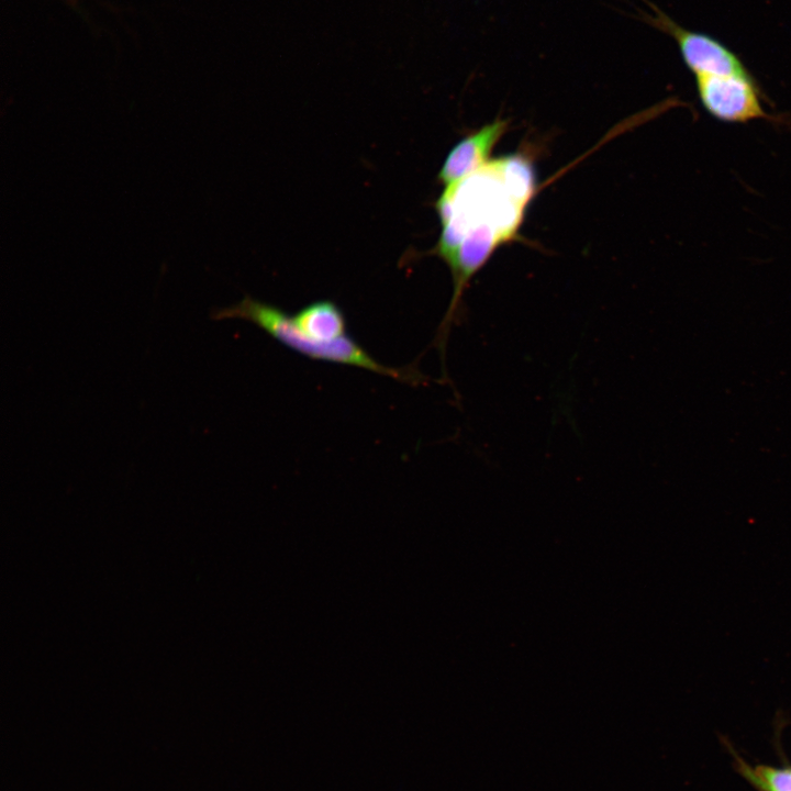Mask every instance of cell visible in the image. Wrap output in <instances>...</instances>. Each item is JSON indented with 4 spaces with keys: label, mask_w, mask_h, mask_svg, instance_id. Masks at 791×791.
<instances>
[{
    "label": "cell",
    "mask_w": 791,
    "mask_h": 791,
    "mask_svg": "<svg viewBox=\"0 0 791 791\" xmlns=\"http://www.w3.org/2000/svg\"><path fill=\"white\" fill-rule=\"evenodd\" d=\"M536 172L530 158L511 154L445 187L435 203L441 234L434 253L448 266L453 296L438 326L449 336L458 322L463 294L471 278L494 250L517 236L536 192Z\"/></svg>",
    "instance_id": "obj_1"
},
{
    "label": "cell",
    "mask_w": 791,
    "mask_h": 791,
    "mask_svg": "<svg viewBox=\"0 0 791 791\" xmlns=\"http://www.w3.org/2000/svg\"><path fill=\"white\" fill-rule=\"evenodd\" d=\"M211 317L250 322L281 345L313 360L361 368L409 385L426 379L417 368L389 367L372 357L348 335L344 312L331 300L311 302L289 314L246 296L234 305L214 311Z\"/></svg>",
    "instance_id": "obj_2"
},
{
    "label": "cell",
    "mask_w": 791,
    "mask_h": 791,
    "mask_svg": "<svg viewBox=\"0 0 791 791\" xmlns=\"http://www.w3.org/2000/svg\"><path fill=\"white\" fill-rule=\"evenodd\" d=\"M642 1L650 9V13L638 7H635V13H623L670 36L676 42L686 67L694 77L749 73L742 59L713 36L688 30L651 1Z\"/></svg>",
    "instance_id": "obj_3"
},
{
    "label": "cell",
    "mask_w": 791,
    "mask_h": 791,
    "mask_svg": "<svg viewBox=\"0 0 791 791\" xmlns=\"http://www.w3.org/2000/svg\"><path fill=\"white\" fill-rule=\"evenodd\" d=\"M698 99L715 120L746 124L758 120L775 121L764 107V93L750 73L695 77Z\"/></svg>",
    "instance_id": "obj_4"
},
{
    "label": "cell",
    "mask_w": 791,
    "mask_h": 791,
    "mask_svg": "<svg viewBox=\"0 0 791 791\" xmlns=\"http://www.w3.org/2000/svg\"><path fill=\"white\" fill-rule=\"evenodd\" d=\"M508 127L509 121L498 118L460 140L446 156L438 181L447 187L484 166Z\"/></svg>",
    "instance_id": "obj_5"
},
{
    "label": "cell",
    "mask_w": 791,
    "mask_h": 791,
    "mask_svg": "<svg viewBox=\"0 0 791 791\" xmlns=\"http://www.w3.org/2000/svg\"><path fill=\"white\" fill-rule=\"evenodd\" d=\"M746 773L764 791H791V769L759 766Z\"/></svg>",
    "instance_id": "obj_6"
}]
</instances>
